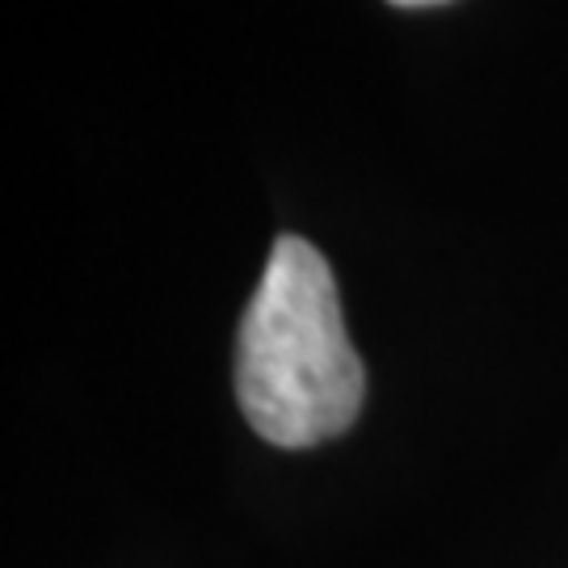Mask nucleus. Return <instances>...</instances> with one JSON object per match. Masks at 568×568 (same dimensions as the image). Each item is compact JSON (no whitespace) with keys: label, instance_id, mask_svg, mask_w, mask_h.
I'll list each match as a JSON object with an SVG mask.
<instances>
[{"label":"nucleus","instance_id":"f257e3e1","mask_svg":"<svg viewBox=\"0 0 568 568\" xmlns=\"http://www.w3.org/2000/svg\"><path fill=\"white\" fill-rule=\"evenodd\" d=\"M363 392L333 270L304 236H278L236 342L244 422L274 447L304 450L354 426Z\"/></svg>","mask_w":568,"mask_h":568},{"label":"nucleus","instance_id":"f03ea898","mask_svg":"<svg viewBox=\"0 0 568 568\" xmlns=\"http://www.w3.org/2000/svg\"><path fill=\"white\" fill-rule=\"evenodd\" d=\"M387 4H400V9H426V4H443V0H387Z\"/></svg>","mask_w":568,"mask_h":568}]
</instances>
